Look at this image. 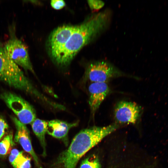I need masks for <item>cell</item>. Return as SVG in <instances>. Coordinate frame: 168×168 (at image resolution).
Returning <instances> with one entry per match:
<instances>
[{
  "label": "cell",
  "mask_w": 168,
  "mask_h": 168,
  "mask_svg": "<svg viewBox=\"0 0 168 168\" xmlns=\"http://www.w3.org/2000/svg\"><path fill=\"white\" fill-rule=\"evenodd\" d=\"M76 26L65 25L54 30L48 40V47L50 54L62 47L68 41L74 32Z\"/></svg>",
  "instance_id": "cell-10"
},
{
  "label": "cell",
  "mask_w": 168,
  "mask_h": 168,
  "mask_svg": "<svg viewBox=\"0 0 168 168\" xmlns=\"http://www.w3.org/2000/svg\"><path fill=\"white\" fill-rule=\"evenodd\" d=\"M142 111V107L134 102L121 101L115 106L114 117L118 124H134L140 117Z\"/></svg>",
  "instance_id": "cell-7"
},
{
  "label": "cell",
  "mask_w": 168,
  "mask_h": 168,
  "mask_svg": "<svg viewBox=\"0 0 168 168\" xmlns=\"http://www.w3.org/2000/svg\"><path fill=\"white\" fill-rule=\"evenodd\" d=\"M99 159L95 156H89L82 161L80 168H101Z\"/></svg>",
  "instance_id": "cell-15"
},
{
  "label": "cell",
  "mask_w": 168,
  "mask_h": 168,
  "mask_svg": "<svg viewBox=\"0 0 168 168\" xmlns=\"http://www.w3.org/2000/svg\"><path fill=\"white\" fill-rule=\"evenodd\" d=\"M48 121L36 119L31 124L33 131L39 139L43 149L42 155L45 156L46 153V143L45 135L47 133Z\"/></svg>",
  "instance_id": "cell-12"
},
{
  "label": "cell",
  "mask_w": 168,
  "mask_h": 168,
  "mask_svg": "<svg viewBox=\"0 0 168 168\" xmlns=\"http://www.w3.org/2000/svg\"><path fill=\"white\" fill-rule=\"evenodd\" d=\"M3 48L7 56L19 67L34 74L28 48L23 42L16 37L14 34L12 33Z\"/></svg>",
  "instance_id": "cell-5"
},
{
  "label": "cell",
  "mask_w": 168,
  "mask_h": 168,
  "mask_svg": "<svg viewBox=\"0 0 168 168\" xmlns=\"http://www.w3.org/2000/svg\"><path fill=\"white\" fill-rule=\"evenodd\" d=\"M0 81L24 91L46 102L49 99L40 92L25 76L19 67L11 59L0 46Z\"/></svg>",
  "instance_id": "cell-3"
},
{
  "label": "cell",
  "mask_w": 168,
  "mask_h": 168,
  "mask_svg": "<svg viewBox=\"0 0 168 168\" xmlns=\"http://www.w3.org/2000/svg\"><path fill=\"white\" fill-rule=\"evenodd\" d=\"M50 5L54 9L59 10L63 8L65 6L66 3L63 0H52L51 1Z\"/></svg>",
  "instance_id": "cell-17"
},
{
  "label": "cell",
  "mask_w": 168,
  "mask_h": 168,
  "mask_svg": "<svg viewBox=\"0 0 168 168\" xmlns=\"http://www.w3.org/2000/svg\"><path fill=\"white\" fill-rule=\"evenodd\" d=\"M0 99L5 102L22 124H31L36 119L34 108L21 96L10 92H5L0 93Z\"/></svg>",
  "instance_id": "cell-4"
},
{
  "label": "cell",
  "mask_w": 168,
  "mask_h": 168,
  "mask_svg": "<svg viewBox=\"0 0 168 168\" xmlns=\"http://www.w3.org/2000/svg\"><path fill=\"white\" fill-rule=\"evenodd\" d=\"M89 104L91 113L93 116L110 89L106 82H92L88 87Z\"/></svg>",
  "instance_id": "cell-8"
},
{
  "label": "cell",
  "mask_w": 168,
  "mask_h": 168,
  "mask_svg": "<svg viewBox=\"0 0 168 168\" xmlns=\"http://www.w3.org/2000/svg\"><path fill=\"white\" fill-rule=\"evenodd\" d=\"M127 76L113 65L105 61L91 63L85 72V77L92 82L106 83L113 78Z\"/></svg>",
  "instance_id": "cell-6"
},
{
  "label": "cell",
  "mask_w": 168,
  "mask_h": 168,
  "mask_svg": "<svg viewBox=\"0 0 168 168\" xmlns=\"http://www.w3.org/2000/svg\"><path fill=\"white\" fill-rule=\"evenodd\" d=\"M13 144L11 134L6 135L0 142V155L4 156L10 151Z\"/></svg>",
  "instance_id": "cell-14"
},
{
  "label": "cell",
  "mask_w": 168,
  "mask_h": 168,
  "mask_svg": "<svg viewBox=\"0 0 168 168\" xmlns=\"http://www.w3.org/2000/svg\"><path fill=\"white\" fill-rule=\"evenodd\" d=\"M77 124V122L69 123L58 119L51 120L48 121L47 133L55 138L63 140L65 143L68 144L69 130Z\"/></svg>",
  "instance_id": "cell-11"
},
{
  "label": "cell",
  "mask_w": 168,
  "mask_h": 168,
  "mask_svg": "<svg viewBox=\"0 0 168 168\" xmlns=\"http://www.w3.org/2000/svg\"><path fill=\"white\" fill-rule=\"evenodd\" d=\"M119 126L115 123L81 130L73 138L68 149L60 155L58 161L64 168H75L79 160L86 153Z\"/></svg>",
  "instance_id": "cell-2"
},
{
  "label": "cell",
  "mask_w": 168,
  "mask_h": 168,
  "mask_svg": "<svg viewBox=\"0 0 168 168\" xmlns=\"http://www.w3.org/2000/svg\"><path fill=\"white\" fill-rule=\"evenodd\" d=\"M87 3L91 9L94 12L100 9L105 4L103 2L99 0H88Z\"/></svg>",
  "instance_id": "cell-16"
},
{
  "label": "cell",
  "mask_w": 168,
  "mask_h": 168,
  "mask_svg": "<svg viewBox=\"0 0 168 168\" xmlns=\"http://www.w3.org/2000/svg\"><path fill=\"white\" fill-rule=\"evenodd\" d=\"M111 17L109 10L94 14L76 28L61 48L50 54L58 65L64 66L70 63L78 52L108 27Z\"/></svg>",
  "instance_id": "cell-1"
},
{
  "label": "cell",
  "mask_w": 168,
  "mask_h": 168,
  "mask_svg": "<svg viewBox=\"0 0 168 168\" xmlns=\"http://www.w3.org/2000/svg\"><path fill=\"white\" fill-rule=\"evenodd\" d=\"M8 125L4 119L0 115V140L8 128Z\"/></svg>",
  "instance_id": "cell-18"
},
{
  "label": "cell",
  "mask_w": 168,
  "mask_h": 168,
  "mask_svg": "<svg viewBox=\"0 0 168 168\" xmlns=\"http://www.w3.org/2000/svg\"><path fill=\"white\" fill-rule=\"evenodd\" d=\"M30 158L25 156L22 151L12 150L9 156L10 162L15 168H30Z\"/></svg>",
  "instance_id": "cell-13"
},
{
  "label": "cell",
  "mask_w": 168,
  "mask_h": 168,
  "mask_svg": "<svg viewBox=\"0 0 168 168\" xmlns=\"http://www.w3.org/2000/svg\"><path fill=\"white\" fill-rule=\"evenodd\" d=\"M11 117L16 129L15 141L21 145L25 151L31 155L37 166L39 168H42L38 158L33 149L29 131L26 125L20 122L16 117L14 116Z\"/></svg>",
  "instance_id": "cell-9"
}]
</instances>
